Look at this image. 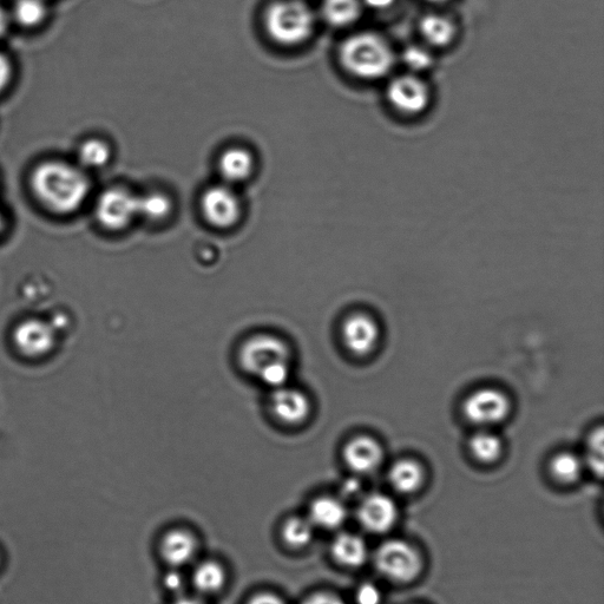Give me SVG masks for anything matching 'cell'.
<instances>
[{"instance_id":"f546056e","label":"cell","mask_w":604,"mask_h":604,"mask_svg":"<svg viewBox=\"0 0 604 604\" xmlns=\"http://www.w3.org/2000/svg\"><path fill=\"white\" fill-rule=\"evenodd\" d=\"M588 464L590 469L601 476L603 471V431L597 430L588 445Z\"/></svg>"},{"instance_id":"f35d334b","label":"cell","mask_w":604,"mask_h":604,"mask_svg":"<svg viewBox=\"0 0 604 604\" xmlns=\"http://www.w3.org/2000/svg\"><path fill=\"white\" fill-rule=\"evenodd\" d=\"M173 604H207L205 601L198 599V597H181V599L175 601Z\"/></svg>"},{"instance_id":"6da1fadb","label":"cell","mask_w":604,"mask_h":604,"mask_svg":"<svg viewBox=\"0 0 604 604\" xmlns=\"http://www.w3.org/2000/svg\"><path fill=\"white\" fill-rule=\"evenodd\" d=\"M30 188L41 205L57 215H70L88 200L91 181L78 164L50 160L32 170Z\"/></svg>"},{"instance_id":"e575fe53","label":"cell","mask_w":604,"mask_h":604,"mask_svg":"<svg viewBox=\"0 0 604 604\" xmlns=\"http://www.w3.org/2000/svg\"><path fill=\"white\" fill-rule=\"evenodd\" d=\"M361 489H363V487H361V484L357 479H349V481H346L343 484V487H341V494H343V497L353 500V498L359 496Z\"/></svg>"},{"instance_id":"277c9868","label":"cell","mask_w":604,"mask_h":604,"mask_svg":"<svg viewBox=\"0 0 604 604\" xmlns=\"http://www.w3.org/2000/svg\"><path fill=\"white\" fill-rule=\"evenodd\" d=\"M379 573L396 583L415 581L423 569V558L410 543L391 540L382 544L374 556Z\"/></svg>"},{"instance_id":"d590c367","label":"cell","mask_w":604,"mask_h":604,"mask_svg":"<svg viewBox=\"0 0 604 604\" xmlns=\"http://www.w3.org/2000/svg\"><path fill=\"white\" fill-rule=\"evenodd\" d=\"M248 604H286L279 596L271 593H261L252 597Z\"/></svg>"},{"instance_id":"ba28073f","label":"cell","mask_w":604,"mask_h":604,"mask_svg":"<svg viewBox=\"0 0 604 604\" xmlns=\"http://www.w3.org/2000/svg\"><path fill=\"white\" fill-rule=\"evenodd\" d=\"M201 209L209 225L228 229L240 219L241 201L231 187L215 186L202 195Z\"/></svg>"},{"instance_id":"5bb4252c","label":"cell","mask_w":604,"mask_h":604,"mask_svg":"<svg viewBox=\"0 0 604 604\" xmlns=\"http://www.w3.org/2000/svg\"><path fill=\"white\" fill-rule=\"evenodd\" d=\"M345 463L358 475H369L383 463L382 446L371 437L353 438L344 448Z\"/></svg>"},{"instance_id":"4fadbf2b","label":"cell","mask_w":604,"mask_h":604,"mask_svg":"<svg viewBox=\"0 0 604 604\" xmlns=\"http://www.w3.org/2000/svg\"><path fill=\"white\" fill-rule=\"evenodd\" d=\"M271 406L274 416L288 425L304 423L311 415V402L304 392L282 386L273 391Z\"/></svg>"},{"instance_id":"7a4b0ae2","label":"cell","mask_w":604,"mask_h":604,"mask_svg":"<svg viewBox=\"0 0 604 604\" xmlns=\"http://www.w3.org/2000/svg\"><path fill=\"white\" fill-rule=\"evenodd\" d=\"M339 61L341 67L360 80H379L393 68L395 51L383 36L363 31L341 43Z\"/></svg>"},{"instance_id":"d4e9b609","label":"cell","mask_w":604,"mask_h":604,"mask_svg":"<svg viewBox=\"0 0 604 604\" xmlns=\"http://www.w3.org/2000/svg\"><path fill=\"white\" fill-rule=\"evenodd\" d=\"M583 469L582 459L570 452L560 453L550 463L551 475L562 484H574L579 481Z\"/></svg>"},{"instance_id":"7c38bea8","label":"cell","mask_w":604,"mask_h":604,"mask_svg":"<svg viewBox=\"0 0 604 604\" xmlns=\"http://www.w3.org/2000/svg\"><path fill=\"white\" fill-rule=\"evenodd\" d=\"M341 333L347 350L359 357H365L376 350L380 338L376 320L363 313L347 318Z\"/></svg>"},{"instance_id":"ac0fdd59","label":"cell","mask_w":604,"mask_h":604,"mask_svg":"<svg viewBox=\"0 0 604 604\" xmlns=\"http://www.w3.org/2000/svg\"><path fill=\"white\" fill-rule=\"evenodd\" d=\"M346 518V505L339 498L320 497L310 508V521L319 528L337 529L345 523Z\"/></svg>"},{"instance_id":"7402d4cb","label":"cell","mask_w":604,"mask_h":604,"mask_svg":"<svg viewBox=\"0 0 604 604\" xmlns=\"http://www.w3.org/2000/svg\"><path fill=\"white\" fill-rule=\"evenodd\" d=\"M227 574L220 563L207 561L195 569L193 583L202 594L213 595L219 593L225 587Z\"/></svg>"},{"instance_id":"8fae6325","label":"cell","mask_w":604,"mask_h":604,"mask_svg":"<svg viewBox=\"0 0 604 604\" xmlns=\"http://www.w3.org/2000/svg\"><path fill=\"white\" fill-rule=\"evenodd\" d=\"M398 520V508L391 497L372 494L360 502L358 521L372 534H384L393 528Z\"/></svg>"},{"instance_id":"d6986e66","label":"cell","mask_w":604,"mask_h":604,"mask_svg":"<svg viewBox=\"0 0 604 604\" xmlns=\"http://www.w3.org/2000/svg\"><path fill=\"white\" fill-rule=\"evenodd\" d=\"M420 34L432 47L443 48L456 36V25L442 13H428L419 23Z\"/></svg>"},{"instance_id":"d6a6232c","label":"cell","mask_w":604,"mask_h":604,"mask_svg":"<svg viewBox=\"0 0 604 604\" xmlns=\"http://www.w3.org/2000/svg\"><path fill=\"white\" fill-rule=\"evenodd\" d=\"M163 586L170 593H180L185 588V579H183L179 571H170V573L164 576Z\"/></svg>"},{"instance_id":"e0dca14e","label":"cell","mask_w":604,"mask_h":604,"mask_svg":"<svg viewBox=\"0 0 604 604\" xmlns=\"http://www.w3.org/2000/svg\"><path fill=\"white\" fill-rule=\"evenodd\" d=\"M332 556L341 566L359 568L367 560L369 550L363 538L356 534H339L332 543Z\"/></svg>"},{"instance_id":"cb8c5ba5","label":"cell","mask_w":604,"mask_h":604,"mask_svg":"<svg viewBox=\"0 0 604 604\" xmlns=\"http://www.w3.org/2000/svg\"><path fill=\"white\" fill-rule=\"evenodd\" d=\"M113 151L101 139H89L81 143L77 150L78 166L82 169H101L110 162Z\"/></svg>"},{"instance_id":"484cf974","label":"cell","mask_w":604,"mask_h":604,"mask_svg":"<svg viewBox=\"0 0 604 604\" xmlns=\"http://www.w3.org/2000/svg\"><path fill=\"white\" fill-rule=\"evenodd\" d=\"M470 450L478 462L490 464L502 456L503 445L500 438L489 431L476 433L470 441Z\"/></svg>"},{"instance_id":"603a6c76","label":"cell","mask_w":604,"mask_h":604,"mask_svg":"<svg viewBox=\"0 0 604 604\" xmlns=\"http://www.w3.org/2000/svg\"><path fill=\"white\" fill-rule=\"evenodd\" d=\"M10 15L22 28L34 29L48 18L49 8L45 0H17Z\"/></svg>"},{"instance_id":"52a82bcc","label":"cell","mask_w":604,"mask_h":604,"mask_svg":"<svg viewBox=\"0 0 604 604\" xmlns=\"http://www.w3.org/2000/svg\"><path fill=\"white\" fill-rule=\"evenodd\" d=\"M510 400L504 393L496 389H481L468 398L464 403V415L471 423L490 426L502 423L509 416Z\"/></svg>"},{"instance_id":"74e56055","label":"cell","mask_w":604,"mask_h":604,"mask_svg":"<svg viewBox=\"0 0 604 604\" xmlns=\"http://www.w3.org/2000/svg\"><path fill=\"white\" fill-rule=\"evenodd\" d=\"M396 0H363V4L373 10H386L395 4Z\"/></svg>"},{"instance_id":"83f0119b","label":"cell","mask_w":604,"mask_h":604,"mask_svg":"<svg viewBox=\"0 0 604 604\" xmlns=\"http://www.w3.org/2000/svg\"><path fill=\"white\" fill-rule=\"evenodd\" d=\"M173 203L167 195L149 193L139 196V216L150 221L166 219L172 212Z\"/></svg>"},{"instance_id":"2e32d148","label":"cell","mask_w":604,"mask_h":604,"mask_svg":"<svg viewBox=\"0 0 604 604\" xmlns=\"http://www.w3.org/2000/svg\"><path fill=\"white\" fill-rule=\"evenodd\" d=\"M219 170L229 183L244 182L253 174L254 157L247 149L229 148L220 157Z\"/></svg>"},{"instance_id":"3957f363","label":"cell","mask_w":604,"mask_h":604,"mask_svg":"<svg viewBox=\"0 0 604 604\" xmlns=\"http://www.w3.org/2000/svg\"><path fill=\"white\" fill-rule=\"evenodd\" d=\"M317 19L304 0H277L265 13L269 37L282 47H299L313 35Z\"/></svg>"},{"instance_id":"4dcf8cb0","label":"cell","mask_w":604,"mask_h":604,"mask_svg":"<svg viewBox=\"0 0 604 604\" xmlns=\"http://www.w3.org/2000/svg\"><path fill=\"white\" fill-rule=\"evenodd\" d=\"M356 601L358 604H380L382 593L373 583H364L358 589Z\"/></svg>"},{"instance_id":"8d00e7d4","label":"cell","mask_w":604,"mask_h":604,"mask_svg":"<svg viewBox=\"0 0 604 604\" xmlns=\"http://www.w3.org/2000/svg\"><path fill=\"white\" fill-rule=\"evenodd\" d=\"M12 23L11 15L0 6V38H3L10 29Z\"/></svg>"},{"instance_id":"9a60e30c","label":"cell","mask_w":604,"mask_h":604,"mask_svg":"<svg viewBox=\"0 0 604 604\" xmlns=\"http://www.w3.org/2000/svg\"><path fill=\"white\" fill-rule=\"evenodd\" d=\"M198 551V541L186 530H172L163 537L161 554L164 560L173 567L186 566Z\"/></svg>"},{"instance_id":"60d3db41","label":"cell","mask_w":604,"mask_h":604,"mask_svg":"<svg viewBox=\"0 0 604 604\" xmlns=\"http://www.w3.org/2000/svg\"><path fill=\"white\" fill-rule=\"evenodd\" d=\"M426 2H429L432 4H444L446 2H449V0H426Z\"/></svg>"},{"instance_id":"1f68e13d","label":"cell","mask_w":604,"mask_h":604,"mask_svg":"<svg viewBox=\"0 0 604 604\" xmlns=\"http://www.w3.org/2000/svg\"><path fill=\"white\" fill-rule=\"evenodd\" d=\"M13 77V65L10 58L0 51V94L4 93Z\"/></svg>"},{"instance_id":"44dd1931","label":"cell","mask_w":604,"mask_h":604,"mask_svg":"<svg viewBox=\"0 0 604 604\" xmlns=\"http://www.w3.org/2000/svg\"><path fill=\"white\" fill-rule=\"evenodd\" d=\"M361 0H323L321 15L328 25L346 28L356 23L361 15Z\"/></svg>"},{"instance_id":"836d02e7","label":"cell","mask_w":604,"mask_h":604,"mask_svg":"<svg viewBox=\"0 0 604 604\" xmlns=\"http://www.w3.org/2000/svg\"><path fill=\"white\" fill-rule=\"evenodd\" d=\"M302 604H346L339 596L321 592L308 597Z\"/></svg>"},{"instance_id":"9c48e42d","label":"cell","mask_w":604,"mask_h":604,"mask_svg":"<svg viewBox=\"0 0 604 604\" xmlns=\"http://www.w3.org/2000/svg\"><path fill=\"white\" fill-rule=\"evenodd\" d=\"M392 107L407 115L423 113L430 103L428 85L416 75H402L392 80L387 88Z\"/></svg>"},{"instance_id":"ffe728a7","label":"cell","mask_w":604,"mask_h":604,"mask_svg":"<svg viewBox=\"0 0 604 604\" xmlns=\"http://www.w3.org/2000/svg\"><path fill=\"white\" fill-rule=\"evenodd\" d=\"M424 470L422 465L412 459H402L392 465L390 469V483L400 494H413L422 488L424 483Z\"/></svg>"},{"instance_id":"5b68a950","label":"cell","mask_w":604,"mask_h":604,"mask_svg":"<svg viewBox=\"0 0 604 604\" xmlns=\"http://www.w3.org/2000/svg\"><path fill=\"white\" fill-rule=\"evenodd\" d=\"M239 361L244 371L260 378L273 366L292 364V354L284 340L272 334H256L241 346Z\"/></svg>"},{"instance_id":"f1b7e54d","label":"cell","mask_w":604,"mask_h":604,"mask_svg":"<svg viewBox=\"0 0 604 604\" xmlns=\"http://www.w3.org/2000/svg\"><path fill=\"white\" fill-rule=\"evenodd\" d=\"M403 63L412 71H425L432 67L433 56L428 49L420 45H410L403 51Z\"/></svg>"},{"instance_id":"8992f818","label":"cell","mask_w":604,"mask_h":604,"mask_svg":"<svg viewBox=\"0 0 604 604\" xmlns=\"http://www.w3.org/2000/svg\"><path fill=\"white\" fill-rule=\"evenodd\" d=\"M95 215L105 229L122 231L139 216V196L120 187L107 189L98 196Z\"/></svg>"},{"instance_id":"4316f807","label":"cell","mask_w":604,"mask_h":604,"mask_svg":"<svg viewBox=\"0 0 604 604\" xmlns=\"http://www.w3.org/2000/svg\"><path fill=\"white\" fill-rule=\"evenodd\" d=\"M282 536L288 546L295 549L305 548L313 540L314 525L310 518L308 520L301 517L290 518L282 529Z\"/></svg>"},{"instance_id":"ab89813d","label":"cell","mask_w":604,"mask_h":604,"mask_svg":"<svg viewBox=\"0 0 604 604\" xmlns=\"http://www.w3.org/2000/svg\"><path fill=\"white\" fill-rule=\"evenodd\" d=\"M4 223H5L4 214H3L2 210H0V231H2V229L4 227Z\"/></svg>"},{"instance_id":"30bf717a","label":"cell","mask_w":604,"mask_h":604,"mask_svg":"<svg viewBox=\"0 0 604 604\" xmlns=\"http://www.w3.org/2000/svg\"><path fill=\"white\" fill-rule=\"evenodd\" d=\"M56 330L50 321L26 319L19 323L13 332V343L19 352L26 357H43L54 349Z\"/></svg>"}]
</instances>
